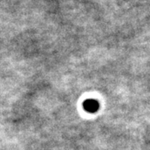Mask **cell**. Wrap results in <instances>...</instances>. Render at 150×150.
Segmentation results:
<instances>
[{"label":"cell","instance_id":"6da1fadb","mask_svg":"<svg viewBox=\"0 0 150 150\" xmlns=\"http://www.w3.org/2000/svg\"><path fill=\"white\" fill-rule=\"evenodd\" d=\"M83 108L86 112L94 113L99 108V103L95 99H87L83 102Z\"/></svg>","mask_w":150,"mask_h":150}]
</instances>
